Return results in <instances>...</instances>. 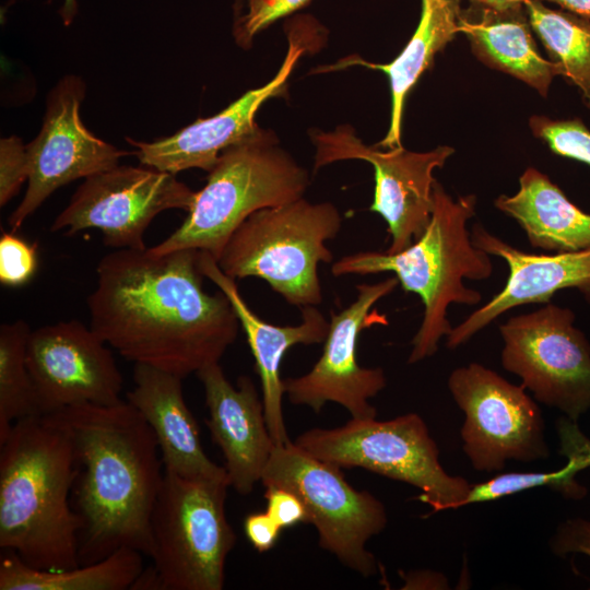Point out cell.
I'll use <instances>...</instances> for the list:
<instances>
[{"mask_svg":"<svg viewBox=\"0 0 590 590\" xmlns=\"http://www.w3.org/2000/svg\"><path fill=\"white\" fill-rule=\"evenodd\" d=\"M199 253L122 248L104 256L87 297L90 327L123 358L181 379L219 363L240 323L221 290L203 288Z\"/></svg>","mask_w":590,"mask_h":590,"instance_id":"cell-1","label":"cell"},{"mask_svg":"<svg viewBox=\"0 0 590 590\" xmlns=\"http://www.w3.org/2000/svg\"><path fill=\"white\" fill-rule=\"evenodd\" d=\"M69 436L79 473L71 499L81 517L80 563L120 547L150 556V520L164 479L156 437L128 401L82 403L46 414Z\"/></svg>","mask_w":590,"mask_h":590,"instance_id":"cell-2","label":"cell"},{"mask_svg":"<svg viewBox=\"0 0 590 590\" xmlns=\"http://www.w3.org/2000/svg\"><path fill=\"white\" fill-rule=\"evenodd\" d=\"M78 473L72 442L50 416L16 421L0 444V547L37 569L80 566Z\"/></svg>","mask_w":590,"mask_h":590,"instance_id":"cell-3","label":"cell"},{"mask_svg":"<svg viewBox=\"0 0 590 590\" xmlns=\"http://www.w3.org/2000/svg\"><path fill=\"white\" fill-rule=\"evenodd\" d=\"M433 212L424 233L399 252L366 250L333 262L334 276L392 272L404 292L418 295L424 305L422 322L411 341L408 363L433 356L440 340L451 332L447 317L451 304L473 306L482 300L480 292L463 280L491 278V256L471 240L468 221L475 214L473 194L453 200L435 180Z\"/></svg>","mask_w":590,"mask_h":590,"instance_id":"cell-4","label":"cell"},{"mask_svg":"<svg viewBox=\"0 0 590 590\" xmlns=\"http://www.w3.org/2000/svg\"><path fill=\"white\" fill-rule=\"evenodd\" d=\"M309 184L308 170L280 146L274 133L258 127L220 154L186 220L149 250L163 255L197 249L217 260L250 214L304 197Z\"/></svg>","mask_w":590,"mask_h":590,"instance_id":"cell-5","label":"cell"},{"mask_svg":"<svg viewBox=\"0 0 590 590\" xmlns=\"http://www.w3.org/2000/svg\"><path fill=\"white\" fill-rule=\"evenodd\" d=\"M228 479L164 472L150 520L153 566L133 589L222 590L236 543L225 502Z\"/></svg>","mask_w":590,"mask_h":590,"instance_id":"cell-6","label":"cell"},{"mask_svg":"<svg viewBox=\"0 0 590 590\" xmlns=\"http://www.w3.org/2000/svg\"><path fill=\"white\" fill-rule=\"evenodd\" d=\"M341 225L334 204L302 197L250 214L216 261L235 280H264L290 305L317 306L322 302L318 266L332 262L326 241L337 237Z\"/></svg>","mask_w":590,"mask_h":590,"instance_id":"cell-7","label":"cell"},{"mask_svg":"<svg viewBox=\"0 0 590 590\" xmlns=\"http://www.w3.org/2000/svg\"><path fill=\"white\" fill-rule=\"evenodd\" d=\"M309 455L341 468H363L421 489L434 511L462 507L471 484L449 475L423 418L409 413L392 420L352 417L342 426L311 428L294 441Z\"/></svg>","mask_w":590,"mask_h":590,"instance_id":"cell-8","label":"cell"},{"mask_svg":"<svg viewBox=\"0 0 590 590\" xmlns=\"http://www.w3.org/2000/svg\"><path fill=\"white\" fill-rule=\"evenodd\" d=\"M341 467L322 461L291 440L274 446L261 483L295 493L304 503L307 522L321 548L364 577L377 573L366 543L387 526L384 504L367 491L354 488Z\"/></svg>","mask_w":590,"mask_h":590,"instance_id":"cell-9","label":"cell"},{"mask_svg":"<svg viewBox=\"0 0 590 590\" xmlns=\"http://www.w3.org/2000/svg\"><path fill=\"white\" fill-rule=\"evenodd\" d=\"M575 314L553 303L499 326L503 367L534 398L577 422L590 409V343Z\"/></svg>","mask_w":590,"mask_h":590,"instance_id":"cell-10","label":"cell"},{"mask_svg":"<svg viewBox=\"0 0 590 590\" xmlns=\"http://www.w3.org/2000/svg\"><path fill=\"white\" fill-rule=\"evenodd\" d=\"M448 388L464 413L462 448L475 470L500 471L508 460L548 457L542 413L522 385L470 363L450 374Z\"/></svg>","mask_w":590,"mask_h":590,"instance_id":"cell-11","label":"cell"},{"mask_svg":"<svg viewBox=\"0 0 590 590\" xmlns=\"http://www.w3.org/2000/svg\"><path fill=\"white\" fill-rule=\"evenodd\" d=\"M196 193L174 174L117 165L85 178L50 231L64 229L71 236L96 228L105 246L143 250L144 233L154 217L170 209L189 212Z\"/></svg>","mask_w":590,"mask_h":590,"instance_id":"cell-12","label":"cell"},{"mask_svg":"<svg viewBox=\"0 0 590 590\" xmlns=\"http://www.w3.org/2000/svg\"><path fill=\"white\" fill-rule=\"evenodd\" d=\"M310 137L316 149L315 172L343 160L366 161L373 166L375 191L369 210L387 223L390 246L386 251L399 252L424 233L433 212V173L453 154L452 148L412 152L398 146L381 151L366 145L347 125L330 132L312 130Z\"/></svg>","mask_w":590,"mask_h":590,"instance_id":"cell-13","label":"cell"},{"mask_svg":"<svg viewBox=\"0 0 590 590\" xmlns=\"http://www.w3.org/2000/svg\"><path fill=\"white\" fill-rule=\"evenodd\" d=\"M396 276L377 283L356 285V298L339 312H331L330 327L322 354L312 368L299 377L284 379L290 402L307 405L316 413L327 402L342 405L354 418H374L377 410L369 399L387 385L384 369L366 368L357 362L359 333L375 323H387L385 316L373 309L398 286Z\"/></svg>","mask_w":590,"mask_h":590,"instance_id":"cell-14","label":"cell"},{"mask_svg":"<svg viewBox=\"0 0 590 590\" xmlns=\"http://www.w3.org/2000/svg\"><path fill=\"white\" fill-rule=\"evenodd\" d=\"M84 96L85 84L74 74L64 75L48 93L42 129L26 144L28 185L9 216L12 232L60 187L110 169L133 153L115 148L86 129L80 117Z\"/></svg>","mask_w":590,"mask_h":590,"instance_id":"cell-15","label":"cell"},{"mask_svg":"<svg viewBox=\"0 0 590 590\" xmlns=\"http://www.w3.org/2000/svg\"><path fill=\"white\" fill-rule=\"evenodd\" d=\"M107 345L79 320L31 331L26 362L38 415L75 404L113 405L122 401V375Z\"/></svg>","mask_w":590,"mask_h":590,"instance_id":"cell-16","label":"cell"},{"mask_svg":"<svg viewBox=\"0 0 590 590\" xmlns=\"http://www.w3.org/2000/svg\"><path fill=\"white\" fill-rule=\"evenodd\" d=\"M321 27L310 15H296L287 25L288 50L278 73L260 87L247 91L219 114L197 119L177 133L154 142L126 140L137 148L141 164L176 175L189 168L210 172L220 154L252 133L259 126L255 117L262 104L283 94L298 58Z\"/></svg>","mask_w":590,"mask_h":590,"instance_id":"cell-17","label":"cell"},{"mask_svg":"<svg viewBox=\"0 0 590 590\" xmlns=\"http://www.w3.org/2000/svg\"><path fill=\"white\" fill-rule=\"evenodd\" d=\"M472 243L508 266L504 287L486 304L452 327L447 347L455 350L506 311L529 304H547L560 290L576 288L590 303V247L556 253H528L493 235L481 224L470 231Z\"/></svg>","mask_w":590,"mask_h":590,"instance_id":"cell-18","label":"cell"},{"mask_svg":"<svg viewBox=\"0 0 590 590\" xmlns=\"http://www.w3.org/2000/svg\"><path fill=\"white\" fill-rule=\"evenodd\" d=\"M209 417L205 424L225 459L229 485L240 495L252 492L275 446L267 425L262 398L248 376L234 387L220 363L200 369Z\"/></svg>","mask_w":590,"mask_h":590,"instance_id":"cell-19","label":"cell"},{"mask_svg":"<svg viewBox=\"0 0 590 590\" xmlns=\"http://www.w3.org/2000/svg\"><path fill=\"white\" fill-rule=\"evenodd\" d=\"M199 268L229 299L246 334L261 381L262 402L269 433L276 445L290 441L283 416L284 381L281 362L287 350L296 344L324 342L330 321L316 306L300 308L302 320L296 326H275L262 320L243 298L235 279L226 275L215 258L200 250Z\"/></svg>","mask_w":590,"mask_h":590,"instance_id":"cell-20","label":"cell"},{"mask_svg":"<svg viewBox=\"0 0 590 590\" xmlns=\"http://www.w3.org/2000/svg\"><path fill=\"white\" fill-rule=\"evenodd\" d=\"M132 378L134 386L126 401L152 428L164 472L189 479H228L225 468L202 448L199 426L184 399L182 379L141 363H134Z\"/></svg>","mask_w":590,"mask_h":590,"instance_id":"cell-21","label":"cell"},{"mask_svg":"<svg viewBox=\"0 0 590 590\" xmlns=\"http://www.w3.org/2000/svg\"><path fill=\"white\" fill-rule=\"evenodd\" d=\"M459 31L480 61L523 81L542 96L559 75L558 68L540 55L524 5L496 10L470 3L461 8Z\"/></svg>","mask_w":590,"mask_h":590,"instance_id":"cell-22","label":"cell"},{"mask_svg":"<svg viewBox=\"0 0 590 590\" xmlns=\"http://www.w3.org/2000/svg\"><path fill=\"white\" fill-rule=\"evenodd\" d=\"M421 17L412 37L389 63H373L358 56L341 59L335 64L319 67L315 72H329L351 66L380 70L389 79L391 113L388 132L375 144L394 149L401 144L404 103L424 71L432 67L435 55L450 43L459 31L460 0H421Z\"/></svg>","mask_w":590,"mask_h":590,"instance_id":"cell-23","label":"cell"},{"mask_svg":"<svg viewBox=\"0 0 590 590\" xmlns=\"http://www.w3.org/2000/svg\"><path fill=\"white\" fill-rule=\"evenodd\" d=\"M495 206L520 225L534 248L556 253L590 247V214L533 167L520 176L518 192L499 196Z\"/></svg>","mask_w":590,"mask_h":590,"instance_id":"cell-24","label":"cell"},{"mask_svg":"<svg viewBox=\"0 0 590 590\" xmlns=\"http://www.w3.org/2000/svg\"><path fill=\"white\" fill-rule=\"evenodd\" d=\"M143 553L120 547L104 559L62 570L26 565L4 551L0 560V590H126L133 589L144 570Z\"/></svg>","mask_w":590,"mask_h":590,"instance_id":"cell-25","label":"cell"},{"mask_svg":"<svg viewBox=\"0 0 590 590\" xmlns=\"http://www.w3.org/2000/svg\"><path fill=\"white\" fill-rule=\"evenodd\" d=\"M560 453L568 458L567 464L553 472H510L498 474L486 482L471 485L465 505L492 502L522 491L547 487L567 499H582L587 488L576 475L590 467V441L581 434L576 422L560 418L557 422Z\"/></svg>","mask_w":590,"mask_h":590,"instance_id":"cell-26","label":"cell"},{"mask_svg":"<svg viewBox=\"0 0 590 590\" xmlns=\"http://www.w3.org/2000/svg\"><path fill=\"white\" fill-rule=\"evenodd\" d=\"M532 31L540 38L559 75L576 85L590 108V19L526 0Z\"/></svg>","mask_w":590,"mask_h":590,"instance_id":"cell-27","label":"cell"},{"mask_svg":"<svg viewBox=\"0 0 590 590\" xmlns=\"http://www.w3.org/2000/svg\"><path fill=\"white\" fill-rule=\"evenodd\" d=\"M31 331L24 320L0 326V444L16 421L38 415L26 362Z\"/></svg>","mask_w":590,"mask_h":590,"instance_id":"cell-28","label":"cell"},{"mask_svg":"<svg viewBox=\"0 0 590 590\" xmlns=\"http://www.w3.org/2000/svg\"><path fill=\"white\" fill-rule=\"evenodd\" d=\"M311 0H235L233 36L236 44L248 49L257 34L275 21L306 7Z\"/></svg>","mask_w":590,"mask_h":590,"instance_id":"cell-29","label":"cell"},{"mask_svg":"<svg viewBox=\"0 0 590 590\" xmlns=\"http://www.w3.org/2000/svg\"><path fill=\"white\" fill-rule=\"evenodd\" d=\"M529 125L534 137L543 140L553 153L590 165V130L579 118L553 120L532 116Z\"/></svg>","mask_w":590,"mask_h":590,"instance_id":"cell-30","label":"cell"},{"mask_svg":"<svg viewBox=\"0 0 590 590\" xmlns=\"http://www.w3.org/2000/svg\"><path fill=\"white\" fill-rule=\"evenodd\" d=\"M38 266L37 244H31L14 232L0 237V282L9 287L26 284Z\"/></svg>","mask_w":590,"mask_h":590,"instance_id":"cell-31","label":"cell"},{"mask_svg":"<svg viewBox=\"0 0 590 590\" xmlns=\"http://www.w3.org/2000/svg\"><path fill=\"white\" fill-rule=\"evenodd\" d=\"M30 166L26 145L16 135L0 140V205L15 197L28 180Z\"/></svg>","mask_w":590,"mask_h":590,"instance_id":"cell-32","label":"cell"},{"mask_svg":"<svg viewBox=\"0 0 590 590\" xmlns=\"http://www.w3.org/2000/svg\"><path fill=\"white\" fill-rule=\"evenodd\" d=\"M267 514L281 528H291L307 522L306 508L302 499L293 492L270 486L266 487Z\"/></svg>","mask_w":590,"mask_h":590,"instance_id":"cell-33","label":"cell"},{"mask_svg":"<svg viewBox=\"0 0 590 590\" xmlns=\"http://www.w3.org/2000/svg\"><path fill=\"white\" fill-rule=\"evenodd\" d=\"M550 545L559 556L570 553L590 556V521L581 518L566 520L557 527Z\"/></svg>","mask_w":590,"mask_h":590,"instance_id":"cell-34","label":"cell"},{"mask_svg":"<svg viewBox=\"0 0 590 590\" xmlns=\"http://www.w3.org/2000/svg\"><path fill=\"white\" fill-rule=\"evenodd\" d=\"M281 530L267 511L249 514L244 520V531L248 541L261 553L275 545Z\"/></svg>","mask_w":590,"mask_h":590,"instance_id":"cell-35","label":"cell"},{"mask_svg":"<svg viewBox=\"0 0 590 590\" xmlns=\"http://www.w3.org/2000/svg\"><path fill=\"white\" fill-rule=\"evenodd\" d=\"M558 4L565 11L590 19V0H541Z\"/></svg>","mask_w":590,"mask_h":590,"instance_id":"cell-36","label":"cell"},{"mask_svg":"<svg viewBox=\"0 0 590 590\" xmlns=\"http://www.w3.org/2000/svg\"><path fill=\"white\" fill-rule=\"evenodd\" d=\"M469 2L496 10H507L524 5L526 0H469Z\"/></svg>","mask_w":590,"mask_h":590,"instance_id":"cell-37","label":"cell"},{"mask_svg":"<svg viewBox=\"0 0 590 590\" xmlns=\"http://www.w3.org/2000/svg\"><path fill=\"white\" fill-rule=\"evenodd\" d=\"M78 13L76 0H63V4L59 10V14L66 26L70 25Z\"/></svg>","mask_w":590,"mask_h":590,"instance_id":"cell-38","label":"cell"}]
</instances>
